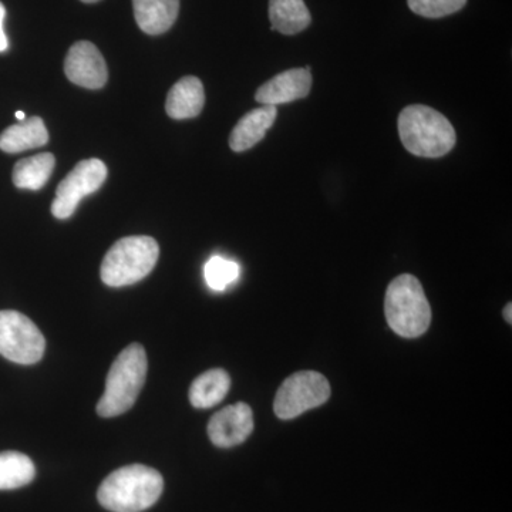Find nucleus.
I'll use <instances>...</instances> for the list:
<instances>
[{
    "label": "nucleus",
    "instance_id": "nucleus-1",
    "mask_svg": "<svg viewBox=\"0 0 512 512\" xmlns=\"http://www.w3.org/2000/svg\"><path fill=\"white\" fill-rule=\"evenodd\" d=\"M163 490V476L157 470L133 464L113 471L101 483L97 500L111 512H141L153 507Z\"/></svg>",
    "mask_w": 512,
    "mask_h": 512
},
{
    "label": "nucleus",
    "instance_id": "nucleus-2",
    "mask_svg": "<svg viewBox=\"0 0 512 512\" xmlns=\"http://www.w3.org/2000/svg\"><path fill=\"white\" fill-rule=\"evenodd\" d=\"M399 134L404 148L417 157L439 158L456 146V130L431 107H406L399 116Z\"/></svg>",
    "mask_w": 512,
    "mask_h": 512
},
{
    "label": "nucleus",
    "instance_id": "nucleus-3",
    "mask_svg": "<svg viewBox=\"0 0 512 512\" xmlns=\"http://www.w3.org/2000/svg\"><path fill=\"white\" fill-rule=\"evenodd\" d=\"M147 369L146 350L140 343H131L111 366L106 389L97 404L99 416L110 419L128 412L146 383Z\"/></svg>",
    "mask_w": 512,
    "mask_h": 512
},
{
    "label": "nucleus",
    "instance_id": "nucleus-4",
    "mask_svg": "<svg viewBox=\"0 0 512 512\" xmlns=\"http://www.w3.org/2000/svg\"><path fill=\"white\" fill-rule=\"evenodd\" d=\"M384 313L394 333L414 339L430 328L431 308L416 276L403 274L390 282L384 299Z\"/></svg>",
    "mask_w": 512,
    "mask_h": 512
},
{
    "label": "nucleus",
    "instance_id": "nucleus-5",
    "mask_svg": "<svg viewBox=\"0 0 512 512\" xmlns=\"http://www.w3.org/2000/svg\"><path fill=\"white\" fill-rule=\"evenodd\" d=\"M160 256V247L151 237H126L117 241L104 256L101 281L111 288L134 285L146 278Z\"/></svg>",
    "mask_w": 512,
    "mask_h": 512
},
{
    "label": "nucleus",
    "instance_id": "nucleus-6",
    "mask_svg": "<svg viewBox=\"0 0 512 512\" xmlns=\"http://www.w3.org/2000/svg\"><path fill=\"white\" fill-rule=\"evenodd\" d=\"M45 350V336L28 316L0 311V355L18 365H35Z\"/></svg>",
    "mask_w": 512,
    "mask_h": 512
},
{
    "label": "nucleus",
    "instance_id": "nucleus-7",
    "mask_svg": "<svg viewBox=\"0 0 512 512\" xmlns=\"http://www.w3.org/2000/svg\"><path fill=\"white\" fill-rule=\"evenodd\" d=\"M330 397V384L318 372H299L289 376L275 396L274 410L281 420H292L308 410L322 406Z\"/></svg>",
    "mask_w": 512,
    "mask_h": 512
},
{
    "label": "nucleus",
    "instance_id": "nucleus-8",
    "mask_svg": "<svg viewBox=\"0 0 512 512\" xmlns=\"http://www.w3.org/2000/svg\"><path fill=\"white\" fill-rule=\"evenodd\" d=\"M106 178V164L99 158L80 161L57 187L52 214L57 220H67L72 217L80 201L87 195L99 191Z\"/></svg>",
    "mask_w": 512,
    "mask_h": 512
},
{
    "label": "nucleus",
    "instance_id": "nucleus-9",
    "mask_svg": "<svg viewBox=\"0 0 512 512\" xmlns=\"http://www.w3.org/2000/svg\"><path fill=\"white\" fill-rule=\"evenodd\" d=\"M67 79L84 89L99 90L109 79L106 60L93 43L77 42L70 47L64 60Z\"/></svg>",
    "mask_w": 512,
    "mask_h": 512
},
{
    "label": "nucleus",
    "instance_id": "nucleus-10",
    "mask_svg": "<svg viewBox=\"0 0 512 512\" xmlns=\"http://www.w3.org/2000/svg\"><path fill=\"white\" fill-rule=\"evenodd\" d=\"M254 431V413L247 403L232 404L211 417L208 437L214 446L231 448L239 446Z\"/></svg>",
    "mask_w": 512,
    "mask_h": 512
},
{
    "label": "nucleus",
    "instance_id": "nucleus-11",
    "mask_svg": "<svg viewBox=\"0 0 512 512\" xmlns=\"http://www.w3.org/2000/svg\"><path fill=\"white\" fill-rule=\"evenodd\" d=\"M312 89V74L309 67L291 69L276 74L271 80L262 84L255 93V100L264 106L292 103L305 99Z\"/></svg>",
    "mask_w": 512,
    "mask_h": 512
},
{
    "label": "nucleus",
    "instance_id": "nucleus-12",
    "mask_svg": "<svg viewBox=\"0 0 512 512\" xmlns=\"http://www.w3.org/2000/svg\"><path fill=\"white\" fill-rule=\"evenodd\" d=\"M204 104L205 92L201 80L187 76L171 87L165 101V110L174 120L194 119L200 116Z\"/></svg>",
    "mask_w": 512,
    "mask_h": 512
},
{
    "label": "nucleus",
    "instance_id": "nucleus-13",
    "mask_svg": "<svg viewBox=\"0 0 512 512\" xmlns=\"http://www.w3.org/2000/svg\"><path fill=\"white\" fill-rule=\"evenodd\" d=\"M276 116L278 110L275 106H262L249 111L232 130L229 147L235 153H242L256 146L265 137L266 131L274 126Z\"/></svg>",
    "mask_w": 512,
    "mask_h": 512
},
{
    "label": "nucleus",
    "instance_id": "nucleus-14",
    "mask_svg": "<svg viewBox=\"0 0 512 512\" xmlns=\"http://www.w3.org/2000/svg\"><path fill=\"white\" fill-rule=\"evenodd\" d=\"M138 28L151 36L168 32L178 18L180 0H133Z\"/></svg>",
    "mask_w": 512,
    "mask_h": 512
},
{
    "label": "nucleus",
    "instance_id": "nucleus-15",
    "mask_svg": "<svg viewBox=\"0 0 512 512\" xmlns=\"http://www.w3.org/2000/svg\"><path fill=\"white\" fill-rule=\"evenodd\" d=\"M49 133L45 121L40 117H30L19 124H13L0 134V150L9 154H18L46 146Z\"/></svg>",
    "mask_w": 512,
    "mask_h": 512
},
{
    "label": "nucleus",
    "instance_id": "nucleus-16",
    "mask_svg": "<svg viewBox=\"0 0 512 512\" xmlns=\"http://www.w3.org/2000/svg\"><path fill=\"white\" fill-rule=\"evenodd\" d=\"M269 20L272 30L292 36L308 28L312 16L303 0H269Z\"/></svg>",
    "mask_w": 512,
    "mask_h": 512
},
{
    "label": "nucleus",
    "instance_id": "nucleus-17",
    "mask_svg": "<svg viewBox=\"0 0 512 512\" xmlns=\"http://www.w3.org/2000/svg\"><path fill=\"white\" fill-rule=\"evenodd\" d=\"M231 389V377L224 369H211L192 382L190 402L195 409H211L227 396Z\"/></svg>",
    "mask_w": 512,
    "mask_h": 512
},
{
    "label": "nucleus",
    "instance_id": "nucleus-18",
    "mask_svg": "<svg viewBox=\"0 0 512 512\" xmlns=\"http://www.w3.org/2000/svg\"><path fill=\"white\" fill-rule=\"evenodd\" d=\"M55 165L56 158L50 153L23 158L13 168V184L20 190H42L55 170Z\"/></svg>",
    "mask_w": 512,
    "mask_h": 512
},
{
    "label": "nucleus",
    "instance_id": "nucleus-19",
    "mask_svg": "<svg viewBox=\"0 0 512 512\" xmlns=\"http://www.w3.org/2000/svg\"><path fill=\"white\" fill-rule=\"evenodd\" d=\"M36 477L35 463L18 451L0 453V490H16L32 483Z\"/></svg>",
    "mask_w": 512,
    "mask_h": 512
},
{
    "label": "nucleus",
    "instance_id": "nucleus-20",
    "mask_svg": "<svg viewBox=\"0 0 512 512\" xmlns=\"http://www.w3.org/2000/svg\"><path fill=\"white\" fill-rule=\"evenodd\" d=\"M239 272L241 268L237 262L218 255L212 256L204 268L205 281L212 291L217 292L225 291L229 285L234 284L239 278Z\"/></svg>",
    "mask_w": 512,
    "mask_h": 512
},
{
    "label": "nucleus",
    "instance_id": "nucleus-21",
    "mask_svg": "<svg viewBox=\"0 0 512 512\" xmlns=\"http://www.w3.org/2000/svg\"><path fill=\"white\" fill-rule=\"evenodd\" d=\"M409 8L423 18L439 19L453 15L466 6L467 0H407Z\"/></svg>",
    "mask_w": 512,
    "mask_h": 512
},
{
    "label": "nucleus",
    "instance_id": "nucleus-22",
    "mask_svg": "<svg viewBox=\"0 0 512 512\" xmlns=\"http://www.w3.org/2000/svg\"><path fill=\"white\" fill-rule=\"evenodd\" d=\"M6 9L3 3H0V53L6 52L9 47L8 37H6L5 29H3V23H5Z\"/></svg>",
    "mask_w": 512,
    "mask_h": 512
},
{
    "label": "nucleus",
    "instance_id": "nucleus-23",
    "mask_svg": "<svg viewBox=\"0 0 512 512\" xmlns=\"http://www.w3.org/2000/svg\"><path fill=\"white\" fill-rule=\"evenodd\" d=\"M504 318L505 320H507L508 323H512V305L511 303H508L507 306H505V309H504Z\"/></svg>",
    "mask_w": 512,
    "mask_h": 512
},
{
    "label": "nucleus",
    "instance_id": "nucleus-24",
    "mask_svg": "<svg viewBox=\"0 0 512 512\" xmlns=\"http://www.w3.org/2000/svg\"><path fill=\"white\" fill-rule=\"evenodd\" d=\"M15 117L16 119H18L19 121H25L26 120V114L23 113V111H16L15 113Z\"/></svg>",
    "mask_w": 512,
    "mask_h": 512
},
{
    "label": "nucleus",
    "instance_id": "nucleus-25",
    "mask_svg": "<svg viewBox=\"0 0 512 512\" xmlns=\"http://www.w3.org/2000/svg\"><path fill=\"white\" fill-rule=\"evenodd\" d=\"M82 2H84V3H96V2H100V0H82Z\"/></svg>",
    "mask_w": 512,
    "mask_h": 512
}]
</instances>
